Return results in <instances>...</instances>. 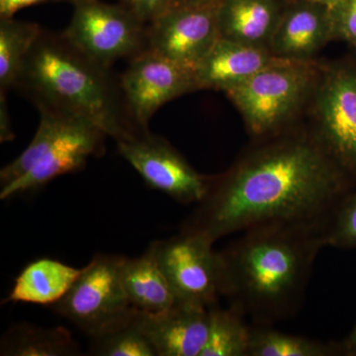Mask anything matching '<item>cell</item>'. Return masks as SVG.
Returning a JSON list of instances; mask_svg holds the SVG:
<instances>
[{
  "mask_svg": "<svg viewBox=\"0 0 356 356\" xmlns=\"http://www.w3.org/2000/svg\"><path fill=\"white\" fill-rule=\"evenodd\" d=\"M348 193V172L320 140L291 136L252 149L228 172L210 178L180 231L215 243L264 225L325 227Z\"/></svg>",
  "mask_w": 356,
  "mask_h": 356,
  "instance_id": "obj_1",
  "label": "cell"
},
{
  "mask_svg": "<svg viewBox=\"0 0 356 356\" xmlns=\"http://www.w3.org/2000/svg\"><path fill=\"white\" fill-rule=\"evenodd\" d=\"M72 1H74V2H76V1H77V0H72Z\"/></svg>",
  "mask_w": 356,
  "mask_h": 356,
  "instance_id": "obj_33",
  "label": "cell"
},
{
  "mask_svg": "<svg viewBox=\"0 0 356 356\" xmlns=\"http://www.w3.org/2000/svg\"><path fill=\"white\" fill-rule=\"evenodd\" d=\"M320 131L316 137L344 170L356 175V74L337 70L318 96Z\"/></svg>",
  "mask_w": 356,
  "mask_h": 356,
  "instance_id": "obj_12",
  "label": "cell"
},
{
  "mask_svg": "<svg viewBox=\"0 0 356 356\" xmlns=\"http://www.w3.org/2000/svg\"><path fill=\"white\" fill-rule=\"evenodd\" d=\"M6 96L1 92V98H0V140L2 144L6 142H10L14 140L13 126H11L10 118H9L8 112H7Z\"/></svg>",
  "mask_w": 356,
  "mask_h": 356,
  "instance_id": "obj_28",
  "label": "cell"
},
{
  "mask_svg": "<svg viewBox=\"0 0 356 356\" xmlns=\"http://www.w3.org/2000/svg\"><path fill=\"white\" fill-rule=\"evenodd\" d=\"M281 18L275 0H221L218 9L220 38L267 47Z\"/></svg>",
  "mask_w": 356,
  "mask_h": 356,
  "instance_id": "obj_16",
  "label": "cell"
},
{
  "mask_svg": "<svg viewBox=\"0 0 356 356\" xmlns=\"http://www.w3.org/2000/svg\"><path fill=\"white\" fill-rule=\"evenodd\" d=\"M214 243L198 234L180 231L149 245L177 303L209 309L221 298V264Z\"/></svg>",
  "mask_w": 356,
  "mask_h": 356,
  "instance_id": "obj_7",
  "label": "cell"
},
{
  "mask_svg": "<svg viewBox=\"0 0 356 356\" xmlns=\"http://www.w3.org/2000/svg\"><path fill=\"white\" fill-rule=\"evenodd\" d=\"M325 247L356 248V191L337 206L325 228Z\"/></svg>",
  "mask_w": 356,
  "mask_h": 356,
  "instance_id": "obj_24",
  "label": "cell"
},
{
  "mask_svg": "<svg viewBox=\"0 0 356 356\" xmlns=\"http://www.w3.org/2000/svg\"><path fill=\"white\" fill-rule=\"evenodd\" d=\"M44 1L47 0H0V19L13 18L21 9Z\"/></svg>",
  "mask_w": 356,
  "mask_h": 356,
  "instance_id": "obj_27",
  "label": "cell"
},
{
  "mask_svg": "<svg viewBox=\"0 0 356 356\" xmlns=\"http://www.w3.org/2000/svg\"><path fill=\"white\" fill-rule=\"evenodd\" d=\"M334 34V18L327 7H296L281 18L268 48L277 57L305 60Z\"/></svg>",
  "mask_w": 356,
  "mask_h": 356,
  "instance_id": "obj_15",
  "label": "cell"
},
{
  "mask_svg": "<svg viewBox=\"0 0 356 356\" xmlns=\"http://www.w3.org/2000/svg\"><path fill=\"white\" fill-rule=\"evenodd\" d=\"M173 0H136L132 7L145 23H151L172 6Z\"/></svg>",
  "mask_w": 356,
  "mask_h": 356,
  "instance_id": "obj_26",
  "label": "cell"
},
{
  "mask_svg": "<svg viewBox=\"0 0 356 356\" xmlns=\"http://www.w3.org/2000/svg\"><path fill=\"white\" fill-rule=\"evenodd\" d=\"M42 29L38 24L13 18L0 19V88L2 92L14 88L28 54Z\"/></svg>",
  "mask_w": 356,
  "mask_h": 356,
  "instance_id": "obj_22",
  "label": "cell"
},
{
  "mask_svg": "<svg viewBox=\"0 0 356 356\" xmlns=\"http://www.w3.org/2000/svg\"><path fill=\"white\" fill-rule=\"evenodd\" d=\"M123 255L97 254L58 303L51 307L89 337L130 322L137 309L129 301L121 278Z\"/></svg>",
  "mask_w": 356,
  "mask_h": 356,
  "instance_id": "obj_4",
  "label": "cell"
},
{
  "mask_svg": "<svg viewBox=\"0 0 356 356\" xmlns=\"http://www.w3.org/2000/svg\"><path fill=\"white\" fill-rule=\"evenodd\" d=\"M343 355L356 356V325L351 331L350 336L339 343Z\"/></svg>",
  "mask_w": 356,
  "mask_h": 356,
  "instance_id": "obj_29",
  "label": "cell"
},
{
  "mask_svg": "<svg viewBox=\"0 0 356 356\" xmlns=\"http://www.w3.org/2000/svg\"><path fill=\"white\" fill-rule=\"evenodd\" d=\"M115 140L121 156L152 188L186 205L205 196L210 178L199 175L163 138L139 131Z\"/></svg>",
  "mask_w": 356,
  "mask_h": 356,
  "instance_id": "obj_8",
  "label": "cell"
},
{
  "mask_svg": "<svg viewBox=\"0 0 356 356\" xmlns=\"http://www.w3.org/2000/svg\"><path fill=\"white\" fill-rule=\"evenodd\" d=\"M252 325L247 317L229 305L209 308V331L200 356H248Z\"/></svg>",
  "mask_w": 356,
  "mask_h": 356,
  "instance_id": "obj_20",
  "label": "cell"
},
{
  "mask_svg": "<svg viewBox=\"0 0 356 356\" xmlns=\"http://www.w3.org/2000/svg\"><path fill=\"white\" fill-rule=\"evenodd\" d=\"M121 278L131 305L138 311L156 313L175 303L165 274L149 248L140 257H124Z\"/></svg>",
  "mask_w": 356,
  "mask_h": 356,
  "instance_id": "obj_18",
  "label": "cell"
},
{
  "mask_svg": "<svg viewBox=\"0 0 356 356\" xmlns=\"http://www.w3.org/2000/svg\"><path fill=\"white\" fill-rule=\"evenodd\" d=\"M81 270L48 257L36 259L23 268L2 304L55 305L69 292Z\"/></svg>",
  "mask_w": 356,
  "mask_h": 356,
  "instance_id": "obj_17",
  "label": "cell"
},
{
  "mask_svg": "<svg viewBox=\"0 0 356 356\" xmlns=\"http://www.w3.org/2000/svg\"><path fill=\"white\" fill-rule=\"evenodd\" d=\"M15 86L23 89L38 108L88 119L114 140L135 132L122 119L109 69L63 34L42 31Z\"/></svg>",
  "mask_w": 356,
  "mask_h": 356,
  "instance_id": "obj_3",
  "label": "cell"
},
{
  "mask_svg": "<svg viewBox=\"0 0 356 356\" xmlns=\"http://www.w3.org/2000/svg\"><path fill=\"white\" fill-rule=\"evenodd\" d=\"M332 14L336 34L356 46V0H344Z\"/></svg>",
  "mask_w": 356,
  "mask_h": 356,
  "instance_id": "obj_25",
  "label": "cell"
},
{
  "mask_svg": "<svg viewBox=\"0 0 356 356\" xmlns=\"http://www.w3.org/2000/svg\"><path fill=\"white\" fill-rule=\"evenodd\" d=\"M90 339L89 355H91L158 356L154 346L140 330L137 315L130 322Z\"/></svg>",
  "mask_w": 356,
  "mask_h": 356,
  "instance_id": "obj_23",
  "label": "cell"
},
{
  "mask_svg": "<svg viewBox=\"0 0 356 356\" xmlns=\"http://www.w3.org/2000/svg\"><path fill=\"white\" fill-rule=\"evenodd\" d=\"M314 3L321 4V6H324L327 7V9L331 10V13H334L336 9L339 8V6H341V3L344 1V0H312Z\"/></svg>",
  "mask_w": 356,
  "mask_h": 356,
  "instance_id": "obj_30",
  "label": "cell"
},
{
  "mask_svg": "<svg viewBox=\"0 0 356 356\" xmlns=\"http://www.w3.org/2000/svg\"><path fill=\"white\" fill-rule=\"evenodd\" d=\"M325 226L269 224L243 232L219 252L221 295L252 324L273 325L299 310Z\"/></svg>",
  "mask_w": 356,
  "mask_h": 356,
  "instance_id": "obj_2",
  "label": "cell"
},
{
  "mask_svg": "<svg viewBox=\"0 0 356 356\" xmlns=\"http://www.w3.org/2000/svg\"><path fill=\"white\" fill-rule=\"evenodd\" d=\"M106 137L108 135L93 122L67 116L31 170L1 187L0 199L7 200L37 191L56 178L81 170L89 156L102 153Z\"/></svg>",
  "mask_w": 356,
  "mask_h": 356,
  "instance_id": "obj_11",
  "label": "cell"
},
{
  "mask_svg": "<svg viewBox=\"0 0 356 356\" xmlns=\"http://www.w3.org/2000/svg\"><path fill=\"white\" fill-rule=\"evenodd\" d=\"M63 35L102 67L124 58H134L146 48V23L131 7L77 0Z\"/></svg>",
  "mask_w": 356,
  "mask_h": 356,
  "instance_id": "obj_6",
  "label": "cell"
},
{
  "mask_svg": "<svg viewBox=\"0 0 356 356\" xmlns=\"http://www.w3.org/2000/svg\"><path fill=\"white\" fill-rule=\"evenodd\" d=\"M220 2L170 7L149 23L145 50L194 70L220 38Z\"/></svg>",
  "mask_w": 356,
  "mask_h": 356,
  "instance_id": "obj_9",
  "label": "cell"
},
{
  "mask_svg": "<svg viewBox=\"0 0 356 356\" xmlns=\"http://www.w3.org/2000/svg\"><path fill=\"white\" fill-rule=\"evenodd\" d=\"M137 322L158 356H200L209 331V309L175 302L156 313L138 311Z\"/></svg>",
  "mask_w": 356,
  "mask_h": 356,
  "instance_id": "obj_13",
  "label": "cell"
},
{
  "mask_svg": "<svg viewBox=\"0 0 356 356\" xmlns=\"http://www.w3.org/2000/svg\"><path fill=\"white\" fill-rule=\"evenodd\" d=\"M125 1V3L127 4L128 6H130L131 8L134 6V4H135L136 0H124Z\"/></svg>",
  "mask_w": 356,
  "mask_h": 356,
  "instance_id": "obj_32",
  "label": "cell"
},
{
  "mask_svg": "<svg viewBox=\"0 0 356 356\" xmlns=\"http://www.w3.org/2000/svg\"><path fill=\"white\" fill-rule=\"evenodd\" d=\"M337 355H343L339 343L276 331L273 325H252L248 356Z\"/></svg>",
  "mask_w": 356,
  "mask_h": 356,
  "instance_id": "obj_21",
  "label": "cell"
},
{
  "mask_svg": "<svg viewBox=\"0 0 356 356\" xmlns=\"http://www.w3.org/2000/svg\"><path fill=\"white\" fill-rule=\"evenodd\" d=\"M267 47L254 46L219 38L194 69L197 89L229 91L257 72L283 64Z\"/></svg>",
  "mask_w": 356,
  "mask_h": 356,
  "instance_id": "obj_14",
  "label": "cell"
},
{
  "mask_svg": "<svg viewBox=\"0 0 356 356\" xmlns=\"http://www.w3.org/2000/svg\"><path fill=\"white\" fill-rule=\"evenodd\" d=\"M81 348L64 327L14 325L0 339L1 356H77Z\"/></svg>",
  "mask_w": 356,
  "mask_h": 356,
  "instance_id": "obj_19",
  "label": "cell"
},
{
  "mask_svg": "<svg viewBox=\"0 0 356 356\" xmlns=\"http://www.w3.org/2000/svg\"><path fill=\"white\" fill-rule=\"evenodd\" d=\"M120 88L131 118L139 131H147L152 117L163 105L196 90L194 70L144 50L131 58Z\"/></svg>",
  "mask_w": 356,
  "mask_h": 356,
  "instance_id": "obj_10",
  "label": "cell"
},
{
  "mask_svg": "<svg viewBox=\"0 0 356 356\" xmlns=\"http://www.w3.org/2000/svg\"><path fill=\"white\" fill-rule=\"evenodd\" d=\"M314 74L306 60H290L257 72L226 93L252 133L269 135L298 108L311 88Z\"/></svg>",
  "mask_w": 356,
  "mask_h": 356,
  "instance_id": "obj_5",
  "label": "cell"
},
{
  "mask_svg": "<svg viewBox=\"0 0 356 356\" xmlns=\"http://www.w3.org/2000/svg\"><path fill=\"white\" fill-rule=\"evenodd\" d=\"M219 0H173L172 6H192V4L211 3Z\"/></svg>",
  "mask_w": 356,
  "mask_h": 356,
  "instance_id": "obj_31",
  "label": "cell"
}]
</instances>
